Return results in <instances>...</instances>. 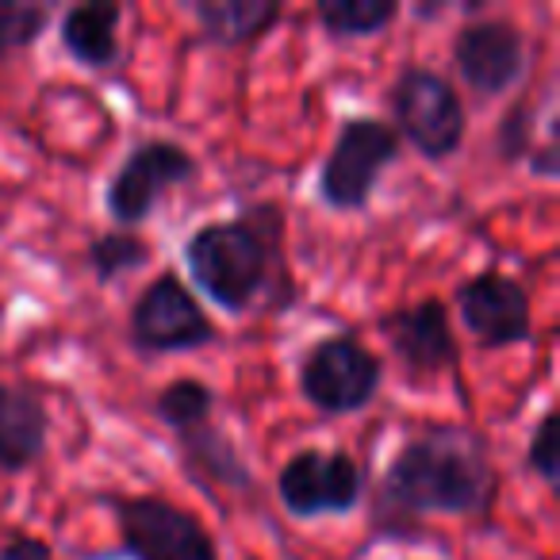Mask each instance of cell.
<instances>
[{
    "mask_svg": "<svg viewBox=\"0 0 560 560\" xmlns=\"http://www.w3.org/2000/svg\"><path fill=\"white\" fill-rule=\"evenodd\" d=\"M526 165H529V173H534V177L557 180L560 177V150H557V142L545 139L541 147H534V154L526 158Z\"/></svg>",
    "mask_w": 560,
    "mask_h": 560,
    "instance_id": "cell-24",
    "label": "cell"
},
{
    "mask_svg": "<svg viewBox=\"0 0 560 560\" xmlns=\"http://www.w3.org/2000/svg\"><path fill=\"white\" fill-rule=\"evenodd\" d=\"M85 265L93 269V277L101 280V284H112V280H119L124 272H135V269H142V265H150V242L135 231H108L89 242Z\"/></svg>",
    "mask_w": 560,
    "mask_h": 560,
    "instance_id": "cell-19",
    "label": "cell"
},
{
    "mask_svg": "<svg viewBox=\"0 0 560 560\" xmlns=\"http://www.w3.org/2000/svg\"><path fill=\"white\" fill-rule=\"evenodd\" d=\"M460 327L468 330L480 350H511L534 338V315H529V292L518 277L499 269H483L460 280L453 292Z\"/></svg>",
    "mask_w": 560,
    "mask_h": 560,
    "instance_id": "cell-11",
    "label": "cell"
},
{
    "mask_svg": "<svg viewBox=\"0 0 560 560\" xmlns=\"http://www.w3.org/2000/svg\"><path fill=\"white\" fill-rule=\"evenodd\" d=\"M499 499V468L476 430L434 427L392 453L373 503L376 537H407L430 514L488 518Z\"/></svg>",
    "mask_w": 560,
    "mask_h": 560,
    "instance_id": "cell-1",
    "label": "cell"
},
{
    "mask_svg": "<svg viewBox=\"0 0 560 560\" xmlns=\"http://www.w3.org/2000/svg\"><path fill=\"white\" fill-rule=\"evenodd\" d=\"M404 16L396 0H319L315 20L330 39H373Z\"/></svg>",
    "mask_w": 560,
    "mask_h": 560,
    "instance_id": "cell-17",
    "label": "cell"
},
{
    "mask_svg": "<svg viewBox=\"0 0 560 560\" xmlns=\"http://www.w3.org/2000/svg\"><path fill=\"white\" fill-rule=\"evenodd\" d=\"M196 173H200V162L180 142L147 139L139 147H131V154L112 173L104 208L119 223V231H135V226H142L154 215L158 200L165 192H173L177 185H188Z\"/></svg>",
    "mask_w": 560,
    "mask_h": 560,
    "instance_id": "cell-9",
    "label": "cell"
},
{
    "mask_svg": "<svg viewBox=\"0 0 560 560\" xmlns=\"http://www.w3.org/2000/svg\"><path fill=\"white\" fill-rule=\"evenodd\" d=\"M280 0H196L192 20L211 47H249L280 24Z\"/></svg>",
    "mask_w": 560,
    "mask_h": 560,
    "instance_id": "cell-15",
    "label": "cell"
},
{
    "mask_svg": "<svg viewBox=\"0 0 560 560\" xmlns=\"http://www.w3.org/2000/svg\"><path fill=\"white\" fill-rule=\"evenodd\" d=\"M177 445H180V453H185L188 472L203 476V480L215 483V488L238 491V495L254 491V468L246 465V457H242L238 445L231 442V434L219 430L215 422L180 430Z\"/></svg>",
    "mask_w": 560,
    "mask_h": 560,
    "instance_id": "cell-16",
    "label": "cell"
},
{
    "mask_svg": "<svg viewBox=\"0 0 560 560\" xmlns=\"http://www.w3.org/2000/svg\"><path fill=\"white\" fill-rule=\"evenodd\" d=\"M495 154L503 162H526L534 154V104L518 101L495 127Z\"/></svg>",
    "mask_w": 560,
    "mask_h": 560,
    "instance_id": "cell-22",
    "label": "cell"
},
{
    "mask_svg": "<svg viewBox=\"0 0 560 560\" xmlns=\"http://www.w3.org/2000/svg\"><path fill=\"white\" fill-rule=\"evenodd\" d=\"M557 411L545 407L541 419H537L534 434H529V445H526V468L545 483L549 491L560 488V453H557Z\"/></svg>",
    "mask_w": 560,
    "mask_h": 560,
    "instance_id": "cell-21",
    "label": "cell"
},
{
    "mask_svg": "<svg viewBox=\"0 0 560 560\" xmlns=\"http://www.w3.org/2000/svg\"><path fill=\"white\" fill-rule=\"evenodd\" d=\"M384 358L358 335L338 330L300 358V396L323 415H358L381 396Z\"/></svg>",
    "mask_w": 560,
    "mask_h": 560,
    "instance_id": "cell-5",
    "label": "cell"
},
{
    "mask_svg": "<svg viewBox=\"0 0 560 560\" xmlns=\"http://www.w3.org/2000/svg\"><path fill=\"white\" fill-rule=\"evenodd\" d=\"M180 257L196 289L226 315L254 312L261 300L289 312L296 296L284 257V211L269 200L242 208L226 223H203L188 234Z\"/></svg>",
    "mask_w": 560,
    "mask_h": 560,
    "instance_id": "cell-2",
    "label": "cell"
},
{
    "mask_svg": "<svg viewBox=\"0 0 560 560\" xmlns=\"http://www.w3.org/2000/svg\"><path fill=\"white\" fill-rule=\"evenodd\" d=\"M50 442V411L35 388L0 384V472H27Z\"/></svg>",
    "mask_w": 560,
    "mask_h": 560,
    "instance_id": "cell-13",
    "label": "cell"
},
{
    "mask_svg": "<svg viewBox=\"0 0 560 560\" xmlns=\"http://www.w3.org/2000/svg\"><path fill=\"white\" fill-rule=\"evenodd\" d=\"M55 9L50 4H24V0H0V58L27 50L43 39Z\"/></svg>",
    "mask_w": 560,
    "mask_h": 560,
    "instance_id": "cell-20",
    "label": "cell"
},
{
    "mask_svg": "<svg viewBox=\"0 0 560 560\" xmlns=\"http://www.w3.org/2000/svg\"><path fill=\"white\" fill-rule=\"evenodd\" d=\"M381 335L392 358L411 376H438L457 365L460 346L450 323V304L427 296L411 307H396L381 319Z\"/></svg>",
    "mask_w": 560,
    "mask_h": 560,
    "instance_id": "cell-12",
    "label": "cell"
},
{
    "mask_svg": "<svg viewBox=\"0 0 560 560\" xmlns=\"http://www.w3.org/2000/svg\"><path fill=\"white\" fill-rule=\"evenodd\" d=\"M127 338L139 353L162 358V353H192L219 338L215 323L200 307V300L188 292V284L173 269H162L139 300L131 304Z\"/></svg>",
    "mask_w": 560,
    "mask_h": 560,
    "instance_id": "cell-7",
    "label": "cell"
},
{
    "mask_svg": "<svg viewBox=\"0 0 560 560\" xmlns=\"http://www.w3.org/2000/svg\"><path fill=\"white\" fill-rule=\"evenodd\" d=\"M0 560H55V552H50V545L39 541V537L16 534L0 549Z\"/></svg>",
    "mask_w": 560,
    "mask_h": 560,
    "instance_id": "cell-23",
    "label": "cell"
},
{
    "mask_svg": "<svg viewBox=\"0 0 560 560\" xmlns=\"http://www.w3.org/2000/svg\"><path fill=\"white\" fill-rule=\"evenodd\" d=\"M453 70L480 101L511 93L529 73V43L526 32L511 20L483 16L468 20L453 35Z\"/></svg>",
    "mask_w": 560,
    "mask_h": 560,
    "instance_id": "cell-10",
    "label": "cell"
},
{
    "mask_svg": "<svg viewBox=\"0 0 560 560\" xmlns=\"http://www.w3.org/2000/svg\"><path fill=\"white\" fill-rule=\"evenodd\" d=\"M127 560H219L211 529L162 495L112 499Z\"/></svg>",
    "mask_w": 560,
    "mask_h": 560,
    "instance_id": "cell-8",
    "label": "cell"
},
{
    "mask_svg": "<svg viewBox=\"0 0 560 560\" xmlns=\"http://www.w3.org/2000/svg\"><path fill=\"white\" fill-rule=\"evenodd\" d=\"M392 131L427 162H450L468 131L460 93L430 66H404L388 89Z\"/></svg>",
    "mask_w": 560,
    "mask_h": 560,
    "instance_id": "cell-4",
    "label": "cell"
},
{
    "mask_svg": "<svg viewBox=\"0 0 560 560\" xmlns=\"http://www.w3.org/2000/svg\"><path fill=\"white\" fill-rule=\"evenodd\" d=\"M369 476L346 450H300L277 472L280 506L300 522L346 518L361 506Z\"/></svg>",
    "mask_w": 560,
    "mask_h": 560,
    "instance_id": "cell-6",
    "label": "cell"
},
{
    "mask_svg": "<svg viewBox=\"0 0 560 560\" xmlns=\"http://www.w3.org/2000/svg\"><path fill=\"white\" fill-rule=\"evenodd\" d=\"M215 404H219V396L208 381H200V376H177V381H170L154 396V415L162 427H170L173 434H180V430H192V427L211 422Z\"/></svg>",
    "mask_w": 560,
    "mask_h": 560,
    "instance_id": "cell-18",
    "label": "cell"
},
{
    "mask_svg": "<svg viewBox=\"0 0 560 560\" xmlns=\"http://www.w3.org/2000/svg\"><path fill=\"white\" fill-rule=\"evenodd\" d=\"M119 24H124V9L119 4H101V0H89V4H73L58 20V39L62 50L85 70H112L124 55V43H119Z\"/></svg>",
    "mask_w": 560,
    "mask_h": 560,
    "instance_id": "cell-14",
    "label": "cell"
},
{
    "mask_svg": "<svg viewBox=\"0 0 560 560\" xmlns=\"http://www.w3.org/2000/svg\"><path fill=\"white\" fill-rule=\"evenodd\" d=\"M399 135L381 116H346L315 177L319 203L330 211H365L384 173L399 162Z\"/></svg>",
    "mask_w": 560,
    "mask_h": 560,
    "instance_id": "cell-3",
    "label": "cell"
}]
</instances>
